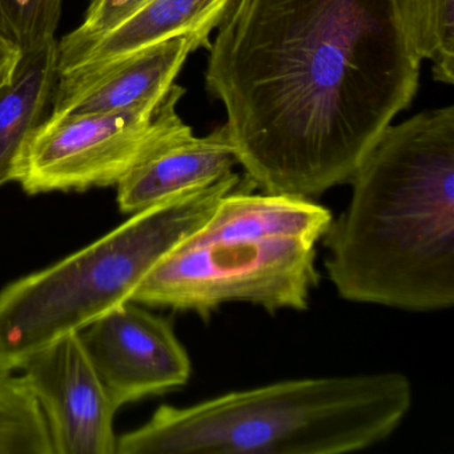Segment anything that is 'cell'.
Listing matches in <instances>:
<instances>
[{"instance_id": "9", "label": "cell", "mask_w": 454, "mask_h": 454, "mask_svg": "<svg viewBox=\"0 0 454 454\" xmlns=\"http://www.w3.org/2000/svg\"><path fill=\"white\" fill-rule=\"evenodd\" d=\"M190 36H179L131 54L62 71L52 95V116L150 110L163 103L190 54Z\"/></svg>"}, {"instance_id": "5", "label": "cell", "mask_w": 454, "mask_h": 454, "mask_svg": "<svg viewBox=\"0 0 454 454\" xmlns=\"http://www.w3.org/2000/svg\"><path fill=\"white\" fill-rule=\"evenodd\" d=\"M316 243L304 239H185L148 272L132 294L139 305L211 317L227 302L267 312L305 310L318 286Z\"/></svg>"}, {"instance_id": "16", "label": "cell", "mask_w": 454, "mask_h": 454, "mask_svg": "<svg viewBox=\"0 0 454 454\" xmlns=\"http://www.w3.org/2000/svg\"><path fill=\"white\" fill-rule=\"evenodd\" d=\"M65 0H0V33L26 52L55 38Z\"/></svg>"}, {"instance_id": "18", "label": "cell", "mask_w": 454, "mask_h": 454, "mask_svg": "<svg viewBox=\"0 0 454 454\" xmlns=\"http://www.w3.org/2000/svg\"><path fill=\"white\" fill-rule=\"evenodd\" d=\"M20 57L22 51L20 47L0 33V87L12 78Z\"/></svg>"}, {"instance_id": "7", "label": "cell", "mask_w": 454, "mask_h": 454, "mask_svg": "<svg viewBox=\"0 0 454 454\" xmlns=\"http://www.w3.org/2000/svg\"><path fill=\"white\" fill-rule=\"evenodd\" d=\"M78 336L119 408L190 381V356L171 323L137 302L114 308Z\"/></svg>"}, {"instance_id": "11", "label": "cell", "mask_w": 454, "mask_h": 454, "mask_svg": "<svg viewBox=\"0 0 454 454\" xmlns=\"http://www.w3.org/2000/svg\"><path fill=\"white\" fill-rule=\"evenodd\" d=\"M235 0H148L121 25L98 38L62 46L58 43L59 73L83 65L107 62L179 36H190L196 49H209Z\"/></svg>"}, {"instance_id": "6", "label": "cell", "mask_w": 454, "mask_h": 454, "mask_svg": "<svg viewBox=\"0 0 454 454\" xmlns=\"http://www.w3.org/2000/svg\"><path fill=\"white\" fill-rule=\"evenodd\" d=\"M184 94L174 84L150 110L47 116L31 137L18 183L30 195L118 185L147 156L192 129L177 114Z\"/></svg>"}, {"instance_id": "12", "label": "cell", "mask_w": 454, "mask_h": 454, "mask_svg": "<svg viewBox=\"0 0 454 454\" xmlns=\"http://www.w3.org/2000/svg\"><path fill=\"white\" fill-rule=\"evenodd\" d=\"M254 190L247 177L241 179L188 240L207 243L230 239L294 238L317 243L333 220L328 208L310 199L252 193Z\"/></svg>"}, {"instance_id": "13", "label": "cell", "mask_w": 454, "mask_h": 454, "mask_svg": "<svg viewBox=\"0 0 454 454\" xmlns=\"http://www.w3.org/2000/svg\"><path fill=\"white\" fill-rule=\"evenodd\" d=\"M58 60L54 38L22 52L12 78L0 87V187L20 182L31 137L51 107Z\"/></svg>"}, {"instance_id": "15", "label": "cell", "mask_w": 454, "mask_h": 454, "mask_svg": "<svg viewBox=\"0 0 454 454\" xmlns=\"http://www.w3.org/2000/svg\"><path fill=\"white\" fill-rule=\"evenodd\" d=\"M417 57L432 63L434 81L454 83V0H397Z\"/></svg>"}, {"instance_id": "2", "label": "cell", "mask_w": 454, "mask_h": 454, "mask_svg": "<svg viewBox=\"0 0 454 454\" xmlns=\"http://www.w3.org/2000/svg\"><path fill=\"white\" fill-rule=\"evenodd\" d=\"M349 183V206L323 238L339 296L408 312L453 307V106L389 124Z\"/></svg>"}, {"instance_id": "8", "label": "cell", "mask_w": 454, "mask_h": 454, "mask_svg": "<svg viewBox=\"0 0 454 454\" xmlns=\"http://www.w3.org/2000/svg\"><path fill=\"white\" fill-rule=\"evenodd\" d=\"M20 369L46 414L55 454H116L119 406L78 333L36 350Z\"/></svg>"}, {"instance_id": "14", "label": "cell", "mask_w": 454, "mask_h": 454, "mask_svg": "<svg viewBox=\"0 0 454 454\" xmlns=\"http://www.w3.org/2000/svg\"><path fill=\"white\" fill-rule=\"evenodd\" d=\"M0 454H55L41 403L14 369H0Z\"/></svg>"}, {"instance_id": "1", "label": "cell", "mask_w": 454, "mask_h": 454, "mask_svg": "<svg viewBox=\"0 0 454 454\" xmlns=\"http://www.w3.org/2000/svg\"><path fill=\"white\" fill-rule=\"evenodd\" d=\"M208 51L247 179L310 200L350 182L422 62L397 0H235Z\"/></svg>"}, {"instance_id": "17", "label": "cell", "mask_w": 454, "mask_h": 454, "mask_svg": "<svg viewBox=\"0 0 454 454\" xmlns=\"http://www.w3.org/2000/svg\"><path fill=\"white\" fill-rule=\"evenodd\" d=\"M148 0H91L83 22L60 41L62 46H73L98 38L115 28L137 12Z\"/></svg>"}, {"instance_id": "4", "label": "cell", "mask_w": 454, "mask_h": 454, "mask_svg": "<svg viewBox=\"0 0 454 454\" xmlns=\"http://www.w3.org/2000/svg\"><path fill=\"white\" fill-rule=\"evenodd\" d=\"M235 172L131 215L91 246L0 292V369H20L36 350L131 301L143 278L195 233L240 184Z\"/></svg>"}, {"instance_id": "3", "label": "cell", "mask_w": 454, "mask_h": 454, "mask_svg": "<svg viewBox=\"0 0 454 454\" xmlns=\"http://www.w3.org/2000/svg\"><path fill=\"white\" fill-rule=\"evenodd\" d=\"M413 403L400 372L289 380L195 405H163L116 454H344L398 429Z\"/></svg>"}, {"instance_id": "10", "label": "cell", "mask_w": 454, "mask_h": 454, "mask_svg": "<svg viewBox=\"0 0 454 454\" xmlns=\"http://www.w3.org/2000/svg\"><path fill=\"white\" fill-rule=\"evenodd\" d=\"M238 163L227 126L203 137L192 129L161 145L116 187L121 212L134 215L185 191L204 187L233 172Z\"/></svg>"}]
</instances>
